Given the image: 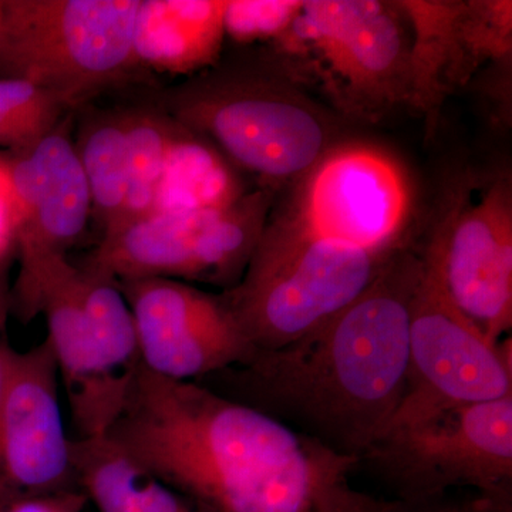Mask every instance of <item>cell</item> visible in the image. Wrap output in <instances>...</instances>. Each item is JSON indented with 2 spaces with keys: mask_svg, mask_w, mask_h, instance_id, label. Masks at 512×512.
Returning a JSON list of instances; mask_svg holds the SVG:
<instances>
[{
  "mask_svg": "<svg viewBox=\"0 0 512 512\" xmlns=\"http://www.w3.org/2000/svg\"><path fill=\"white\" fill-rule=\"evenodd\" d=\"M507 396H512L510 336L497 343L485 338L441 295L421 265L410 311L406 390L393 420Z\"/></svg>",
  "mask_w": 512,
  "mask_h": 512,
  "instance_id": "cell-11",
  "label": "cell"
},
{
  "mask_svg": "<svg viewBox=\"0 0 512 512\" xmlns=\"http://www.w3.org/2000/svg\"><path fill=\"white\" fill-rule=\"evenodd\" d=\"M158 106L272 191L301 180L340 141L332 113L278 73L202 74L164 90Z\"/></svg>",
  "mask_w": 512,
  "mask_h": 512,
  "instance_id": "cell-4",
  "label": "cell"
},
{
  "mask_svg": "<svg viewBox=\"0 0 512 512\" xmlns=\"http://www.w3.org/2000/svg\"><path fill=\"white\" fill-rule=\"evenodd\" d=\"M363 460L392 481L400 501L443 497L464 485L480 494L510 490L512 396L393 420Z\"/></svg>",
  "mask_w": 512,
  "mask_h": 512,
  "instance_id": "cell-9",
  "label": "cell"
},
{
  "mask_svg": "<svg viewBox=\"0 0 512 512\" xmlns=\"http://www.w3.org/2000/svg\"><path fill=\"white\" fill-rule=\"evenodd\" d=\"M409 23L397 2L303 0L271 43L276 73L346 120H382L410 101Z\"/></svg>",
  "mask_w": 512,
  "mask_h": 512,
  "instance_id": "cell-3",
  "label": "cell"
},
{
  "mask_svg": "<svg viewBox=\"0 0 512 512\" xmlns=\"http://www.w3.org/2000/svg\"><path fill=\"white\" fill-rule=\"evenodd\" d=\"M396 255L318 237L271 211L247 271L221 295L255 350L278 349L356 301Z\"/></svg>",
  "mask_w": 512,
  "mask_h": 512,
  "instance_id": "cell-5",
  "label": "cell"
},
{
  "mask_svg": "<svg viewBox=\"0 0 512 512\" xmlns=\"http://www.w3.org/2000/svg\"><path fill=\"white\" fill-rule=\"evenodd\" d=\"M133 313L138 357L165 379L192 382L254 355L222 295L175 279L117 282Z\"/></svg>",
  "mask_w": 512,
  "mask_h": 512,
  "instance_id": "cell-12",
  "label": "cell"
},
{
  "mask_svg": "<svg viewBox=\"0 0 512 512\" xmlns=\"http://www.w3.org/2000/svg\"><path fill=\"white\" fill-rule=\"evenodd\" d=\"M396 512H470L468 501L456 503L447 498L437 497L421 501H400V507Z\"/></svg>",
  "mask_w": 512,
  "mask_h": 512,
  "instance_id": "cell-29",
  "label": "cell"
},
{
  "mask_svg": "<svg viewBox=\"0 0 512 512\" xmlns=\"http://www.w3.org/2000/svg\"><path fill=\"white\" fill-rule=\"evenodd\" d=\"M470 512H512V493L510 490L497 493L480 494L476 500L468 501Z\"/></svg>",
  "mask_w": 512,
  "mask_h": 512,
  "instance_id": "cell-30",
  "label": "cell"
},
{
  "mask_svg": "<svg viewBox=\"0 0 512 512\" xmlns=\"http://www.w3.org/2000/svg\"><path fill=\"white\" fill-rule=\"evenodd\" d=\"M89 498L80 488L22 498L0 507V512H84Z\"/></svg>",
  "mask_w": 512,
  "mask_h": 512,
  "instance_id": "cell-27",
  "label": "cell"
},
{
  "mask_svg": "<svg viewBox=\"0 0 512 512\" xmlns=\"http://www.w3.org/2000/svg\"><path fill=\"white\" fill-rule=\"evenodd\" d=\"M3 0H0V20H2Z\"/></svg>",
  "mask_w": 512,
  "mask_h": 512,
  "instance_id": "cell-31",
  "label": "cell"
},
{
  "mask_svg": "<svg viewBox=\"0 0 512 512\" xmlns=\"http://www.w3.org/2000/svg\"><path fill=\"white\" fill-rule=\"evenodd\" d=\"M461 39L471 69L511 64V0H464Z\"/></svg>",
  "mask_w": 512,
  "mask_h": 512,
  "instance_id": "cell-24",
  "label": "cell"
},
{
  "mask_svg": "<svg viewBox=\"0 0 512 512\" xmlns=\"http://www.w3.org/2000/svg\"><path fill=\"white\" fill-rule=\"evenodd\" d=\"M59 379L49 340L26 352L10 348L0 400V507L79 488Z\"/></svg>",
  "mask_w": 512,
  "mask_h": 512,
  "instance_id": "cell-14",
  "label": "cell"
},
{
  "mask_svg": "<svg viewBox=\"0 0 512 512\" xmlns=\"http://www.w3.org/2000/svg\"><path fill=\"white\" fill-rule=\"evenodd\" d=\"M397 6L412 36L409 106L431 128L447 97L476 76L461 39L464 0H400Z\"/></svg>",
  "mask_w": 512,
  "mask_h": 512,
  "instance_id": "cell-17",
  "label": "cell"
},
{
  "mask_svg": "<svg viewBox=\"0 0 512 512\" xmlns=\"http://www.w3.org/2000/svg\"><path fill=\"white\" fill-rule=\"evenodd\" d=\"M92 214L103 232L116 227L123 217L128 190V143L124 113H97L87 120L76 143Z\"/></svg>",
  "mask_w": 512,
  "mask_h": 512,
  "instance_id": "cell-20",
  "label": "cell"
},
{
  "mask_svg": "<svg viewBox=\"0 0 512 512\" xmlns=\"http://www.w3.org/2000/svg\"><path fill=\"white\" fill-rule=\"evenodd\" d=\"M18 208L10 178L8 156H0V259L15 255Z\"/></svg>",
  "mask_w": 512,
  "mask_h": 512,
  "instance_id": "cell-26",
  "label": "cell"
},
{
  "mask_svg": "<svg viewBox=\"0 0 512 512\" xmlns=\"http://www.w3.org/2000/svg\"><path fill=\"white\" fill-rule=\"evenodd\" d=\"M70 120L60 121L26 150L8 153L18 208V272L67 256L92 215L89 187L70 137Z\"/></svg>",
  "mask_w": 512,
  "mask_h": 512,
  "instance_id": "cell-15",
  "label": "cell"
},
{
  "mask_svg": "<svg viewBox=\"0 0 512 512\" xmlns=\"http://www.w3.org/2000/svg\"><path fill=\"white\" fill-rule=\"evenodd\" d=\"M420 275L419 254L403 249L318 328L198 383L363 461L403 400Z\"/></svg>",
  "mask_w": 512,
  "mask_h": 512,
  "instance_id": "cell-2",
  "label": "cell"
},
{
  "mask_svg": "<svg viewBox=\"0 0 512 512\" xmlns=\"http://www.w3.org/2000/svg\"><path fill=\"white\" fill-rule=\"evenodd\" d=\"M272 204L274 191L259 188L222 210L150 214L104 232L83 266L116 282L184 279L231 289L247 271Z\"/></svg>",
  "mask_w": 512,
  "mask_h": 512,
  "instance_id": "cell-8",
  "label": "cell"
},
{
  "mask_svg": "<svg viewBox=\"0 0 512 512\" xmlns=\"http://www.w3.org/2000/svg\"><path fill=\"white\" fill-rule=\"evenodd\" d=\"M77 484L99 512H210L151 474L106 434L72 440Z\"/></svg>",
  "mask_w": 512,
  "mask_h": 512,
  "instance_id": "cell-18",
  "label": "cell"
},
{
  "mask_svg": "<svg viewBox=\"0 0 512 512\" xmlns=\"http://www.w3.org/2000/svg\"><path fill=\"white\" fill-rule=\"evenodd\" d=\"M13 256L0 259V400L5 392L8 375V356L12 348L8 339V319L10 316V265Z\"/></svg>",
  "mask_w": 512,
  "mask_h": 512,
  "instance_id": "cell-28",
  "label": "cell"
},
{
  "mask_svg": "<svg viewBox=\"0 0 512 512\" xmlns=\"http://www.w3.org/2000/svg\"><path fill=\"white\" fill-rule=\"evenodd\" d=\"M106 436L163 483L210 512H396L400 500L357 490L362 460L340 454L198 382L143 365Z\"/></svg>",
  "mask_w": 512,
  "mask_h": 512,
  "instance_id": "cell-1",
  "label": "cell"
},
{
  "mask_svg": "<svg viewBox=\"0 0 512 512\" xmlns=\"http://www.w3.org/2000/svg\"><path fill=\"white\" fill-rule=\"evenodd\" d=\"M124 119L128 143V190L123 217L114 228L153 212L174 124V120L160 109L124 111Z\"/></svg>",
  "mask_w": 512,
  "mask_h": 512,
  "instance_id": "cell-22",
  "label": "cell"
},
{
  "mask_svg": "<svg viewBox=\"0 0 512 512\" xmlns=\"http://www.w3.org/2000/svg\"><path fill=\"white\" fill-rule=\"evenodd\" d=\"M450 188L417 254L441 295L497 343L512 328L511 174H467Z\"/></svg>",
  "mask_w": 512,
  "mask_h": 512,
  "instance_id": "cell-7",
  "label": "cell"
},
{
  "mask_svg": "<svg viewBox=\"0 0 512 512\" xmlns=\"http://www.w3.org/2000/svg\"><path fill=\"white\" fill-rule=\"evenodd\" d=\"M79 295L104 363L116 375H130L140 357L133 313L119 284L80 265Z\"/></svg>",
  "mask_w": 512,
  "mask_h": 512,
  "instance_id": "cell-21",
  "label": "cell"
},
{
  "mask_svg": "<svg viewBox=\"0 0 512 512\" xmlns=\"http://www.w3.org/2000/svg\"><path fill=\"white\" fill-rule=\"evenodd\" d=\"M272 212L318 237L393 256L409 248L416 190L390 151L369 141L340 140Z\"/></svg>",
  "mask_w": 512,
  "mask_h": 512,
  "instance_id": "cell-10",
  "label": "cell"
},
{
  "mask_svg": "<svg viewBox=\"0 0 512 512\" xmlns=\"http://www.w3.org/2000/svg\"><path fill=\"white\" fill-rule=\"evenodd\" d=\"M55 97L20 80L0 79V148L19 153L45 137L66 114Z\"/></svg>",
  "mask_w": 512,
  "mask_h": 512,
  "instance_id": "cell-23",
  "label": "cell"
},
{
  "mask_svg": "<svg viewBox=\"0 0 512 512\" xmlns=\"http://www.w3.org/2000/svg\"><path fill=\"white\" fill-rule=\"evenodd\" d=\"M303 0H228L225 36L242 45L272 43L291 28Z\"/></svg>",
  "mask_w": 512,
  "mask_h": 512,
  "instance_id": "cell-25",
  "label": "cell"
},
{
  "mask_svg": "<svg viewBox=\"0 0 512 512\" xmlns=\"http://www.w3.org/2000/svg\"><path fill=\"white\" fill-rule=\"evenodd\" d=\"M247 192L237 167L211 141L174 120L151 214L222 210Z\"/></svg>",
  "mask_w": 512,
  "mask_h": 512,
  "instance_id": "cell-19",
  "label": "cell"
},
{
  "mask_svg": "<svg viewBox=\"0 0 512 512\" xmlns=\"http://www.w3.org/2000/svg\"><path fill=\"white\" fill-rule=\"evenodd\" d=\"M225 5L221 0H140L133 32L137 69L191 74L217 62Z\"/></svg>",
  "mask_w": 512,
  "mask_h": 512,
  "instance_id": "cell-16",
  "label": "cell"
},
{
  "mask_svg": "<svg viewBox=\"0 0 512 512\" xmlns=\"http://www.w3.org/2000/svg\"><path fill=\"white\" fill-rule=\"evenodd\" d=\"M10 315L22 323L45 316L46 339L82 437L106 434L123 409L133 372L116 375L104 363L80 302L79 266L55 256L18 272L10 285Z\"/></svg>",
  "mask_w": 512,
  "mask_h": 512,
  "instance_id": "cell-13",
  "label": "cell"
},
{
  "mask_svg": "<svg viewBox=\"0 0 512 512\" xmlns=\"http://www.w3.org/2000/svg\"><path fill=\"white\" fill-rule=\"evenodd\" d=\"M140 0H3L0 79L20 80L76 109L137 69Z\"/></svg>",
  "mask_w": 512,
  "mask_h": 512,
  "instance_id": "cell-6",
  "label": "cell"
}]
</instances>
